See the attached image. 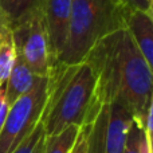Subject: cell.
<instances>
[{"label": "cell", "instance_id": "1", "mask_svg": "<svg viewBox=\"0 0 153 153\" xmlns=\"http://www.w3.org/2000/svg\"><path fill=\"white\" fill-rule=\"evenodd\" d=\"M97 78L101 103H117L140 121L153 105V70L126 28L117 30L91 48L85 61Z\"/></svg>", "mask_w": 153, "mask_h": 153}, {"label": "cell", "instance_id": "2", "mask_svg": "<svg viewBox=\"0 0 153 153\" xmlns=\"http://www.w3.org/2000/svg\"><path fill=\"white\" fill-rule=\"evenodd\" d=\"M47 78L48 97L40 120L46 136L56 134L71 125H89L103 105L98 98L97 78L89 65L55 63Z\"/></svg>", "mask_w": 153, "mask_h": 153}, {"label": "cell", "instance_id": "3", "mask_svg": "<svg viewBox=\"0 0 153 153\" xmlns=\"http://www.w3.org/2000/svg\"><path fill=\"white\" fill-rule=\"evenodd\" d=\"M128 11L118 0H73L69 36L55 63L83 62L98 42L125 28Z\"/></svg>", "mask_w": 153, "mask_h": 153}, {"label": "cell", "instance_id": "4", "mask_svg": "<svg viewBox=\"0 0 153 153\" xmlns=\"http://www.w3.org/2000/svg\"><path fill=\"white\" fill-rule=\"evenodd\" d=\"M48 97V78L40 76L35 86L10 105L0 132V153H11L40 122Z\"/></svg>", "mask_w": 153, "mask_h": 153}, {"label": "cell", "instance_id": "5", "mask_svg": "<svg viewBox=\"0 0 153 153\" xmlns=\"http://www.w3.org/2000/svg\"><path fill=\"white\" fill-rule=\"evenodd\" d=\"M11 35L16 54L23 58L30 70L38 76H47L51 62L42 8L11 27Z\"/></svg>", "mask_w": 153, "mask_h": 153}, {"label": "cell", "instance_id": "6", "mask_svg": "<svg viewBox=\"0 0 153 153\" xmlns=\"http://www.w3.org/2000/svg\"><path fill=\"white\" fill-rule=\"evenodd\" d=\"M73 0H43L42 16L48 40L51 66L65 48L69 36Z\"/></svg>", "mask_w": 153, "mask_h": 153}, {"label": "cell", "instance_id": "7", "mask_svg": "<svg viewBox=\"0 0 153 153\" xmlns=\"http://www.w3.org/2000/svg\"><path fill=\"white\" fill-rule=\"evenodd\" d=\"M125 28L129 32L136 47L149 65H153V12L129 10L125 20Z\"/></svg>", "mask_w": 153, "mask_h": 153}, {"label": "cell", "instance_id": "8", "mask_svg": "<svg viewBox=\"0 0 153 153\" xmlns=\"http://www.w3.org/2000/svg\"><path fill=\"white\" fill-rule=\"evenodd\" d=\"M109 109L110 113L106 128L103 153H122L133 117L126 109L117 103H109Z\"/></svg>", "mask_w": 153, "mask_h": 153}, {"label": "cell", "instance_id": "9", "mask_svg": "<svg viewBox=\"0 0 153 153\" xmlns=\"http://www.w3.org/2000/svg\"><path fill=\"white\" fill-rule=\"evenodd\" d=\"M40 76L35 75L34 73L30 70V67L26 65L19 54H16V59L13 67L11 70V74L7 79V83L4 86V94L7 98V102L12 105L18 98L28 93L35 83L38 82Z\"/></svg>", "mask_w": 153, "mask_h": 153}, {"label": "cell", "instance_id": "10", "mask_svg": "<svg viewBox=\"0 0 153 153\" xmlns=\"http://www.w3.org/2000/svg\"><path fill=\"white\" fill-rule=\"evenodd\" d=\"M42 4L43 0H0V11L12 27L40 10Z\"/></svg>", "mask_w": 153, "mask_h": 153}, {"label": "cell", "instance_id": "11", "mask_svg": "<svg viewBox=\"0 0 153 153\" xmlns=\"http://www.w3.org/2000/svg\"><path fill=\"white\" fill-rule=\"evenodd\" d=\"M81 128L71 125L56 134L46 136L43 153H70L74 148Z\"/></svg>", "mask_w": 153, "mask_h": 153}, {"label": "cell", "instance_id": "12", "mask_svg": "<svg viewBox=\"0 0 153 153\" xmlns=\"http://www.w3.org/2000/svg\"><path fill=\"white\" fill-rule=\"evenodd\" d=\"M122 153H153V144L146 140L143 128L133 120L129 126Z\"/></svg>", "mask_w": 153, "mask_h": 153}, {"label": "cell", "instance_id": "13", "mask_svg": "<svg viewBox=\"0 0 153 153\" xmlns=\"http://www.w3.org/2000/svg\"><path fill=\"white\" fill-rule=\"evenodd\" d=\"M16 59V50L11 31L0 42V86H5Z\"/></svg>", "mask_w": 153, "mask_h": 153}, {"label": "cell", "instance_id": "14", "mask_svg": "<svg viewBox=\"0 0 153 153\" xmlns=\"http://www.w3.org/2000/svg\"><path fill=\"white\" fill-rule=\"evenodd\" d=\"M45 138H46L45 128H43L42 122H39L34 132L24 141H22L11 153H43Z\"/></svg>", "mask_w": 153, "mask_h": 153}, {"label": "cell", "instance_id": "15", "mask_svg": "<svg viewBox=\"0 0 153 153\" xmlns=\"http://www.w3.org/2000/svg\"><path fill=\"white\" fill-rule=\"evenodd\" d=\"M128 10H140L145 12H153V0H118Z\"/></svg>", "mask_w": 153, "mask_h": 153}, {"label": "cell", "instance_id": "16", "mask_svg": "<svg viewBox=\"0 0 153 153\" xmlns=\"http://www.w3.org/2000/svg\"><path fill=\"white\" fill-rule=\"evenodd\" d=\"M8 110H10V103L7 102V98H5L4 86H0V132H1L3 125L7 118Z\"/></svg>", "mask_w": 153, "mask_h": 153}, {"label": "cell", "instance_id": "17", "mask_svg": "<svg viewBox=\"0 0 153 153\" xmlns=\"http://www.w3.org/2000/svg\"><path fill=\"white\" fill-rule=\"evenodd\" d=\"M70 153H86V132H85L83 128H81V130H79L74 148Z\"/></svg>", "mask_w": 153, "mask_h": 153}, {"label": "cell", "instance_id": "18", "mask_svg": "<svg viewBox=\"0 0 153 153\" xmlns=\"http://www.w3.org/2000/svg\"><path fill=\"white\" fill-rule=\"evenodd\" d=\"M10 31H11L10 23H8L7 18H5V16L1 13V11H0V42H1L3 38H4Z\"/></svg>", "mask_w": 153, "mask_h": 153}]
</instances>
